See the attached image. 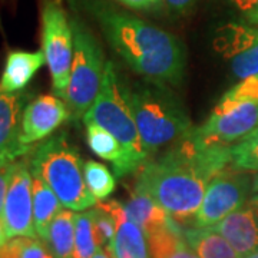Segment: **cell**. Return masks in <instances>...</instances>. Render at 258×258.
<instances>
[{
    "instance_id": "obj_5",
    "label": "cell",
    "mask_w": 258,
    "mask_h": 258,
    "mask_svg": "<svg viewBox=\"0 0 258 258\" xmlns=\"http://www.w3.org/2000/svg\"><path fill=\"white\" fill-rule=\"evenodd\" d=\"M85 123H98L120 142L137 169L147 164V149L142 144L129 101V85L122 79L113 62H106L101 89L91 109L83 116Z\"/></svg>"
},
{
    "instance_id": "obj_8",
    "label": "cell",
    "mask_w": 258,
    "mask_h": 258,
    "mask_svg": "<svg viewBox=\"0 0 258 258\" xmlns=\"http://www.w3.org/2000/svg\"><path fill=\"white\" fill-rule=\"evenodd\" d=\"M258 128V98L230 89L203 126L192 128L204 145H228Z\"/></svg>"
},
{
    "instance_id": "obj_25",
    "label": "cell",
    "mask_w": 258,
    "mask_h": 258,
    "mask_svg": "<svg viewBox=\"0 0 258 258\" xmlns=\"http://www.w3.org/2000/svg\"><path fill=\"white\" fill-rule=\"evenodd\" d=\"M92 217L95 234H96L99 247L109 248L113 235H115V230H116L113 215L108 210H105L101 204H96V207L92 210Z\"/></svg>"
},
{
    "instance_id": "obj_20",
    "label": "cell",
    "mask_w": 258,
    "mask_h": 258,
    "mask_svg": "<svg viewBox=\"0 0 258 258\" xmlns=\"http://www.w3.org/2000/svg\"><path fill=\"white\" fill-rule=\"evenodd\" d=\"M184 235L200 258H240L230 242L212 228L186 227Z\"/></svg>"
},
{
    "instance_id": "obj_16",
    "label": "cell",
    "mask_w": 258,
    "mask_h": 258,
    "mask_svg": "<svg viewBox=\"0 0 258 258\" xmlns=\"http://www.w3.org/2000/svg\"><path fill=\"white\" fill-rule=\"evenodd\" d=\"M46 63V57L42 50L26 52L12 50L6 57L5 69L2 74L0 89L2 92L15 93L28 86L36 72Z\"/></svg>"
},
{
    "instance_id": "obj_7",
    "label": "cell",
    "mask_w": 258,
    "mask_h": 258,
    "mask_svg": "<svg viewBox=\"0 0 258 258\" xmlns=\"http://www.w3.org/2000/svg\"><path fill=\"white\" fill-rule=\"evenodd\" d=\"M42 52L52 78V91L64 99L74 60V30L62 0H42Z\"/></svg>"
},
{
    "instance_id": "obj_19",
    "label": "cell",
    "mask_w": 258,
    "mask_h": 258,
    "mask_svg": "<svg viewBox=\"0 0 258 258\" xmlns=\"http://www.w3.org/2000/svg\"><path fill=\"white\" fill-rule=\"evenodd\" d=\"M32 197H33V221L37 237L46 242L50 224L62 211V203L53 189L40 178L32 174Z\"/></svg>"
},
{
    "instance_id": "obj_23",
    "label": "cell",
    "mask_w": 258,
    "mask_h": 258,
    "mask_svg": "<svg viewBox=\"0 0 258 258\" xmlns=\"http://www.w3.org/2000/svg\"><path fill=\"white\" fill-rule=\"evenodd\" d=\"M83 172L86 184L96 200H105L115 191L116 181L108 166L96 161H88L85 162Z\"/></svg>"
},
{
    "instance_id": "obj_10",
    "label": "cell",
    "mask_w": 258,
    "mask_h": 258,
    "mask_svg": "<svg viewBox=\"0 0 258 258\" xmlns=\"http://www.w3.org/2000/svg\"><path fill=\"white\" fill-rule=\"evenodd\" d=\"M2 221L8 240L15 237L39 238L33 221L30 154L13 162Z\"/></svg>"
},
{
    "instance_id": "obj_1",
    "label": "cell",
    "mask_w": 258,
    "mask_h": 258,
    "mask_svg": "<svg viewBox=\"0 0 258 258\" xmlns=\"http://www.w3.org/2000/svg\"><path fill=\"white\" fill-rule=\"evenodd\" d=\"M230 164L231 147L204 145L191 129L164 155L147 161L137 186L186 228L194 225L208 182Z\"/></svg>"
},
{
    "instance_id": "obj_6",
    "label": "cell",
    "mask_w": 258,
    "mask_h": 258,
    "mask_svg": "<svg viewBox=\"0 0 258 258\" xmlns=\"http://www.w3.org/2000/svg\"><path fill=\"white\" fill-rule=\"evenodd\" d=\"M74 30V60L64 102L74 120L83 119L101 89L105 72L103 50L88 26L79 19L71 20Z\"/></svg>"
},
{
    "instance_id": "obj_9",
    "label": "cell",
    "mask_w": 258,
    "mask_h": 258,
    "mask_svg": "<svg viewBox=\"0 0 258 258\" xmlns=\"http://www.w3.org/2000/svg\"><path fill=\"white\" fill-rule=\"evenodd\" d=\"M255 194V181L247 171L227 166L207 185L204 200L194 218L192 227L212 228L231 212L248 203L249 195Z\"/></svg>"
},
{
    "instance_id": "obj_18",
    "label": "cell",
    "mask_w": 258,
    "mask_h": 258,
    "mask_svg": "<svg viewBox=\"0 0 258 258\" xmlns=\"http://www.w3.org/2000/svg\"><path fill=\"white\" fill-rule=\"evenodd\" d=\"M123 205L129 218L142 228V231L145 232V237L152 231L168 225L172 220L169 214L149 194L137 185L134 192L131 194L129 201Z\"/></svg>"
},
{
    "instance_id": "obj_33",
    "label": "cell",
    "mask_w": 258,
    "mask_h": 258,
    "mask_svg": "<svg viewBox=\"0 0 258 258\" xmlns=\"http://www.w3.org/2000/svg\"><path fill=\"white\" fill-rule=\"evenodd\" d=\"M249 203L252 204V205L255 207V210L258 211V192H255L251 198H249Z\"/></svg>"
},
{
    "instance_id": "obj_24",
    "label": "cell",
    "mask_w": 258,
    "mask_h": 258,
    "mask_svg": "<svg viewBox=\"0 0 258 258\" xmlns=\"http://www.w3.org/2000/svg\"><path fill=\"white\" fill-rule=\"evenodd\" d=\"M231 165L238 171L258 172V128L231 147Z\"/></svg>"
},
{
    "instance_id": "obj_31",
    "label": "cell",
    "mask_w": 258,
    "mask_h": 258,
    "mask_svg": "<svg viewBox=\"0 0 258 258\" xmlns=\"http://www.w3.org/2000/svg\"><path fill=\"white\" fill-rule=\"evenodd\" d=\"M92 258H115L109 248H99Z\"/></svg>"
},
{
    "instance_id": "obj_30",
    "label": "cell",
    "mask_w": 258,
    "mask_h": 258,
    "mask_svg": "<svg viewBox=\"0 0 258 258\" xmlns=\"http://www.w3.org/2000/svg\"><path fill=\"white\" fill-rule=\"evenodd\" d=\"M168 258H200V255L189 247V244L184 238V240L179 242V245L176 247L175 251Z\"/></svg>"
},
{
    "instance_id": "obj_22",
    "label": "cell",
    "mask_w": 258,
    "mask_h": 258,
    "mask_svg": "<svg viewBox=\"0 0 258 258\" xmlns=\"http://www.w3.org/2000/svg\"><path fill=\"white\" fill-rule=\"evenodd\" d=\"M0 258H53V255L40 238L15 237L0 247Z\"/></svg>"
},
{
    "instance_id": "obj_26",
    "label": "cell",
    "mask_w": 258,
    "mask_h": 258,
    "mask_svg": "<svg viewBox=\"0 0 258 258\" xmlns=\"http://www.w3.org/2000/svg\"><path fill=\"white\" fill-rule=\"evenodd\" d=\"M16 159L10 157L0 158V218L3 215V208H5V200H6V192L9 186L10 172L12 166Z\"/></svg>"
},
{
    "instance_id": "obj_13",
    "label": "cell",
    "mask_w": 258,
    "mask_h": 258,
    "mask_svg": "<svg viewBox=\"0 0 258 258\" xmlns=\"http://www.w3.org/2000/svg\"><path fill=\"white\" fill-rule=\"evenodd\" d=\"M212 230L230 242L240 258L258 251V211L249 201L214 225Z\"/></svg>"
},
{
    "instance_id": "obj_12",
    "label": "cell",
    "mask_w": 258,
    "mask_h": 258,
    "mask_svg": "<svg viewBox=\"0 0 258 258\" xmlns=\"http://www.w3.org/2000/svg\"><path fill=\"white\" fill-rule=\"evenodd\" d=\"M214 45L230 59L231 71L237 78L258 75V28L230 23L218 30Z\"/></svg>"
},
{
    "instance_id": "obj_27",
    "label": "cell",
    "mask_w": 258,
    "mask_h": 258,
    "mask_svg": "<svg viewBox=\"0 0 258 258\" xmlns=\"http://www.w3.org/2000/svg\"><path fill=\"white\" fill-rule=\"evenodd\" d=\"M251 23L258 25V0H232Z\"/></svg>"
},
{
    "instance_id": "obj_34",
    "label": "cell",
    "mask_w": 258,
    "mask_h": 258,
    "mask_svg": "<svg viewBox=\"0 0 258 258\" xmlns=\"http://www.w3.org/2000/svg\"><path fill=\"white\" fill-rule=\"evenodd\" d=\"M245 258H258V251L257 252H254V254H251V255H248V257Z\"/></svg>"
},
{
    "instance_id": "obj_28",
    "label": "cell",
    "mask_w": 258,
    "mask_h": 258,
    "mask_svg": "<svg viewBox=\"0 0 258 258\" xmlns=\"http://www.w3.org/2000/svg\"><path fill=\"white\" fill-rule=\"evenodd\" d=\"M119 3L134 10H157L162 6L164 0H118Z\"/></svg>"
},
{
    "instance_id": "obj_15",
    "label": "cell",
    "mask_w": 258,
    "mask_h": 258,
    "mask_svg": "<svg viewBox=\"0 0 258 258\" xmlns=\"http://www.w3.org/2000/svg\"><path fill=\"white\" fill-rule=\"evenodd\" d=\"M23 98L22 93L0 92V158L18 159L33 151H28L19 144Z\"/></svg>"
},
{
    "instance_id": "obj_14",
    "label": "cell",
    "mask_w": 258,
    "mask_h": 258,
    "mask_svg": "<svg viewBox=\"0 0 258 258\" xmlns=\"http://www.w3.org/2000/svg\"><path fill=\"white\" fill-rule=\"evenodd\" d=\"M101 205L111 212L115 218L116 230L109 249L115 258H149L148 257V241L145 232L137 222H134L126 214L125 205L116 200Z\"/></svg>"
},
{
    "instance_id": "obj_21",
    "label": "cell",
    "mask_w": 258,
    "mask_h": 258,
    "mask_svg": "<svg viewBox=\"0 0 258 258\" xmlns=\"http://www.w3.org/2000/svg\"><path fill=\"white\" fill-rule=\"evenodd\" d=\"M101 248L93 227L92 210L81 211L75 217L74 258H92Z\"/></svg>"
},
{
    "instance_id": "obj_17",
    "label": "cell",
    "mask_w": 258,
    "mask_h": 258,
    "mask_svg": "<svg viewBox=\"0 0 258 258\" xmlns=\"http://www.w3.org/2000/svg\"><path fill=\"white\" fill-rule=\"evenodd\" d=\"M85 125H86V139L89 148L98 157L111 162L118 178L138 171L137 166L131 161V158L128 157V154L125 152L123 147L120 145L119 141L111 132H108L106 129L93 122Z\"/></svg>"
},
{
    "instance_id": "obj_32",
    "label": "cell",
    "mask_w": 258,
    "mask_h": 258,
    "mask_svg": "<svg viewBox=\"0 0 258 258\" xmlns=\"http://www.w3.org/2000/svg\"><path fill=\"white\" fill-rule=\"evenodd\" d=\"M8 241V237H6V231H5V225H3V221L0 218V247Z\"/></svg>"
},
{
    "instance_id": "obj_2",
    "label": "cell",
    "mask_w": 258,
    "mask_h": 258,
    "mask_svg": "<svg viewBox=\"0 0 258 258\" xmlns=\"http://www.w3.org/2000/svg\"><path fill=\"white\" fill-rule=\"evenodd\" d=\"M85 5L112 49L135 74L159 85L182 82L186 53L175 35L103 0H88Z\"/></svg>"
},
{
    "instance_id": "obj_4",
    "label": "cell",
    "mask_w": 258,
    "mask_h": 258,
    "mask_svg": "<svg viewBox=\"0 0 258 258\" xmlns=\"http://www.w3.org/2000/svg\"><path fill=\"white\" fill-rule=\"evenodd\" d=\"M82 158L64 134H59L39 144L30 152L32 174L40 176L64 208L85 211L96 205L85 179Z\"/></svg>"
},
{
    "instance_id": "obj_3",
    "label": "cell",
    "mask_w": 258,
    "mask_h": 258,
    "mask_svg": "<svg viewBox=\"0 0 258 258\" xmlns=\"http://www.w3.org/2000/svg\"><path fill=\"white\" fill-rule=\"evenodd\" d=\"M129 101L149 157L192 129L184 103L166 85L149 81L134 83L129 86Z\"/></svg>"
},
{
    "instance_id": "obj_35",
    "label": "cell",
    "mask_w": 258,
    "mask_h": 258,
    "mask_svg": "<svg viewBox=\"0 0 258 258\" xmlns=\"http://www.w3.org/2000/svg\"><path fill=\"white\" fill-rule=\"evenodd\" d=\"M0 92H2V89H0Z\"/></svg>"
},
{
    "instance_id": "obj_11",
    "label": "cell",
    "mask_w": 258,
    "mask_h": 258,
    "mask_svg": "<svg viewBox=\"0 0 258 258\" xmlns=\"http://www.w3.org/2000/svg\"><path fill=\"white\" fill-rule=\"evenodd\" d=\"M69 118L71 111L66 102L56 95H42L29 102L22 116L20 147L32 151L35 144L49 138Z\"/></svg>"
},
{
    "instance_id": "obj_29",
    "label": "cell",
    "mask_w": 258,
    "mask_h": 258,
    "mask_svg": "<svg viewBox=\"0 0 258 258\" xmlns=\"http://www.w3.org/2000/svg\"><path fill=\"white\" fill-rule=\"evenodd\" d=\"M164 2L172 12L184 15V13H188L189 10L194 9V6L197 5L198 0H164Z\"/></svg>"
}]
</instances>
